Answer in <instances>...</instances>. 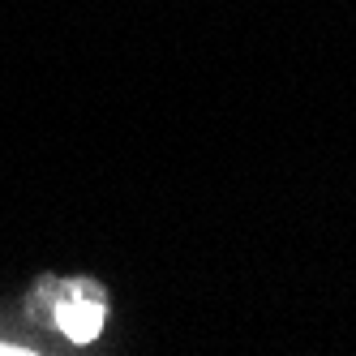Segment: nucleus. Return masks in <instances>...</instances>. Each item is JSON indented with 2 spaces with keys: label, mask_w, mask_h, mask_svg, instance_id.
<instances>
[{
  "label": "nucleus",
  "mask_w": 356,
  "mask_h": 356,
  "mask_svg": "<svg viewBox=\"0 0 356 356\" xmlns=\"http://www.w3.org/2000/svg\"><path fill=\"white\" fill-rule=\"evenodd\" d=\"M0 352H13V356H17V352H26V348H13V343H0Z\"/></svg>",
  "instance_id": "nucleus-2"
},
{
  "label": "nucleus",
  "mask_w": 356,
  "mask_h": 356,
  "mask_svg": "<svg viewBox=\"0 0 356 356\" xmlns=\"http://www.w3.org/2000/svg\"><path fill=\"white\" fill-rule=\"evenodd\" d=\"M104 318H108V305L95 288H69L56 305V326L65 330V339L73 343H90L99 339L104 330Z\"/></svg>",
  "instance_id": "nucleus-1"
}]
</instances>
